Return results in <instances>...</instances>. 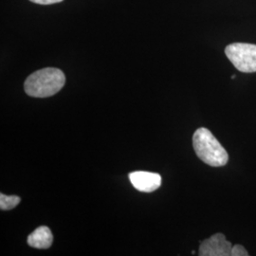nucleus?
Masks as SVG:
<instances>
[{
    "mask_svg": "<svg viewBox=\"0 0 256 256\" xmlns=\"http://www.w3.org/2000/svg\"><path fill=\"white\" fill-rule=\"evenodd\" d=\"M66 82L64 72L55 68H46L30 74L24 84L25 92L34 98H46L60 92Z\"/></svg>",
    "mask_w": 256,
    "mask_h": 256,
    "instance_id": "obj_1",
    "label": "nucleus"
},
{
    "mask_svg": "<svg viewBox=\"0 0 256 256\" xmlns=\"http://www.w3.org/2000/svg\"><path fill=\"white\" fill-rule=\"evenodd\" d=\"M192 146L196 156L206 164L221 167L228 164L227 151L207 128H198L194 133Z\"/></svg>",
    "mask_w": 256,
    "mask_h": 256,
    "instance_id": "obj_2",
    "label": "nucleus"
},
{
    "mask_svg": "<svg viewBox=\"0 0 256 256\" xmlns=\"http://www.w3.org/2000/svg\"><path fill=\"white\" fill-rule=\"evenodd\" d=\"M225 54L239 72H256V45L232 43L226 46Z\"/></svg>",
    "mask_w": 256,
    "mask_h": 256,
    "instance_id": "obj_3",
    "label": "nucleus"
},
{
    "mask_svg": "<svg viewBox=\"0 0 256 256\" xmlns=\"http://www.w3.org/2000/svg\"><path fill=\"white\" fill-rule=\"evenodd\" d=\"M232 248V244L227 241L224 234H216L202 241L198 254L200 256H230Z\"/></svg>",
    "mask_w": 256,
    "mask_h": 256,
    "instance_id": "obj_4",
    "label": "nucleus"
},
{
    "mask_svg": "<svg viewBox=\"0 0 256 256\" xmlns=\"http://www.w3.org/2000/svg\"><path fill=\"white\" fill-rule=\"evenodd\" d=\"M129 180L138 191L152 192L162 185L160 174L146 171H136L129 174Z\"/></svg>",
    "mask_w": 256,
    "mask_h": 256,
    "instance_id": "obj_5",
    "label": "nucleus"
},
{
    "mask_svg": "<svg viewBox=\"0 0 256 256\" xmlns=\"http://www.w3.org/2000/svg\"><path fill=\"white\" fill-rule=\"evenodd\" d=\"M28 244L30 247L46 250L52 246L54 236L52 230L46 226H41L36 230H34L28 236Z\"/></svg>",
    "mask_w": 256,
    "mask_h": 256,
    "instance_id": "obj_6",
    "label": "nucleus"
},
{
    "mask_svg": "<svg viewBox=\"0 0 256 256\" xmlns=\"http://www.w3.org/2000/svg\"><path fill=\"white\" fill-rule=\"evenodd\" d=\"M21 202V198L18 196H7L3 192L0 194V209L9 210L16 208Z\"/></svg>",
    "mask_w": 256,
    "mask_h": 256,
    "instance_id": "obj_7",
    "label": "nucleus"
},
{
    "mask_svg": "<svg viewBox=\"0 0 256 256\" xmlns=\"http://www.w3.org/2000/svg\"><path fill=\"white\" fill-rule=\"evenodd\" d=\"M232 256H248V252L245 248L243 247L242 245H234L232 248Z\"/></svg>",
    "mask_w": 256,
    "mask_h": 256,
    "instance_id": "obj_8",
    "label": "nucleus"
},
{
    "mask_svg": "<svg viewBox=\"0 0 256 256\" xmlns=\"http://www.w3.org/2000/svg\"><path fill=\"white\" fill-rule=\"evenodd\" d=\"M30 1L40 5H52V4L62 2L63 0H30Z\"/></svg>",
    "mask_w": 256,
    "mask_h": 256,
    "instance_id": "obj_9",
    "label": "nucleus"
}]
</instances>
